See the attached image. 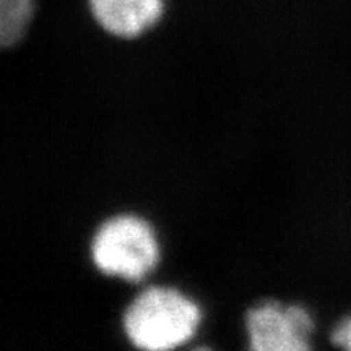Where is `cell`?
Masks as SVG:
<instances>
[{"instance_id": "1", "label": "cell", "mask_w": 351, "mask_h": 351, "mask_svg": "<svg viewBox=\"0 0 351 351\" xmlns=\"http://www.w3.org/2000/svg\"><path fill=\"white\" fill-rule=\"evenodd\" d=\"M200 309L178 289L148 288L132 301L124 314L127 339L148 351L173 350L192 339Z\"/></svg>"}, {"instance_id": "6", "label": "cell", "mask_w": 351, "mask_h": 351, "mask_svg": "<svg viewBox=\"0 0 351 351\" xmlns=\"http://www.w3.org/2000/svg\"><path fill=\"white\" fill-rule=\"evenodd\" d=\"M333 345L340 346V348L351 350V315L337 324V327L332 332Z\"/></svg>"}, {"instance_id": "2", "label": "cell", "mask_w": 351, "mask_h": 351, "mask_svg": "<svg viewBox=\"0 0 351 351\" xmlns=\"http://www.w3.org/2000/svg\"><path fill=\"white\" fill-rule=\"evenodd\" d=\"M91 258L103 274L138 282L155 269L158 243L147 221L121 215L104 221L95 232Z\"/></svg>"}, {"instance_id": "5", "label": "cell", "mask_w": 351, "mask_h": 351, "mask_svg": "<svg viewBox=\"0 0 351 351\" xmlns=\"http://www.w3.org/2000/svg\"><path fill=\"white\" fill-rule=\"evenodd\" d=\"M33 16V0H0V41L13 46L23 38Z\"/></svg>"}, {"instance_id": "4", "label": "cell", "mask_w": 351, "mask_h": 351, "mask_svg": "<svg viewBox=\"0 0 351 351\" xmlns=\"http://www.w3.org/2000/svg\"><path fill=\"white\" fill-rule=\"evenodd\" d=\"M101 28L119 38H135L152 28L165 10L163 0H88Z\"/></svg>"}, {"instance_id": "3", "label": "cell", "mask_w": 351, "mask_h": 351, "mask_svg": "<svg viewBox=\"0 0 351 351\" xmlns=\"http://www.w3.org/2000/svg\"><path fill=\"white\" fill-rule=\"evenodd\" d=\"M249 345L256 351H306L314 324L306 309L265 302L245 315Z\"/></svg>"}]
</instances>
